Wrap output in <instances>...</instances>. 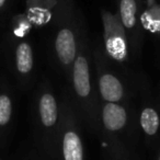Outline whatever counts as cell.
<instances>
[{
    "instance_id": "cell-2",
    "label": "cell",
    "mask_w": 160,
    "mask_h": 160,
    "mask_svg": "<svg viewBox=\"0 0 160 160\" xmlns=\"http://www.w3.org/2000/svg\"><path fill=\"white\" fill-rule=\"evenodd\" d=\"M138 122L136 108L100 101V132L105 160H138Z\"/></svg>"
},
{
    "instance_id": "cell-8",
    "label": "cell",
    "mask_w": 160,
    "mask_h": 160,
    "mask_svg": "<svg viewBox=\"0 0 160 160\" xmlns=\"http://www.w3.org/2000/svg\"><path fill=\"white\" fill-rule=\"evenodd\" d=\"M137 89L140 96L139 105L136 109L138 126L147 146L153 148L160 138V107L151 98L149 86L144 82V79L138 80Z\"/></svg>"
},
{
    "instance_id": "cell-3",
    "label": "cell",
    "mask_w": 160,
    "mask_h": 160,
    "mask_svg": "<svg viewBox=\"0 0 160 160\" xmlns=\"http://www.w3.org/2000/svg\"><path fill=\"white\" fill-rule=\"evenodd\" d=\"M82 17L81 11L76 8L75 0H58L52 18L54 20L53 58L66 81L77 54L78 32Z\"/></svg>"
},
{
    "instance_id": "cell-4",
    "label": "cell",
    "mask_w": 160,
    "mask_h": 160,
    "mask_svg": "<svg viewBox=\"0 0 160 160\" xmlns=\"http://www.w3.org/2000/svg\"><path fill=\"white\" fill-rule=\"evenodd\" d=\"M33 126L35 142L41 155L54 160L59 126V99L46 78L41 81L34 96Z\"/></svg>"
},
{
    "instance_id": "cell-11",
    "label": "cell",
    "mask_w": 160,
    "mask_h": 160,
    "mask_svg": "<svg viewBox=\"0 0 160 160\" xmlns=\"http://www.w3.org/2000/svg\"><path fill=\"white\" fill-rule=\"evenodd\" d=\"M58 0H28L27 18L33 25L45 24L53 18Z\"/></svg>"
},
{
    "instance_id": "cell-5",
    "label": "cell",
    "mask_w": 160,
    "mask_h": 160,
    "mask_svg": "<svg viewBox=\"0 0 160 160\" xmlns=\"http://www.w3.org/2000/svg\"><path fill=\"white\" fill-rule=\"evenodd\" d=\"M92 66L94 70V83L101 102L127 104L135 94L133 83L128 75L123 72L105 55L100 45L92 46Z\"/></svg>"
},
{
    "instance_id": "cell-6",
    "label": "cell",
    "mask_w": 160,
    "mask_h": 160,
    "mask_svg": "<svg viewBox=\"0 0 160 160\" xmlns=\"http://www.w3.org/2000/svg\"><path fill=\"white\" fill-rule=\"evenodd\" d=\"M59 126L54 160H86L81 122L68 88L59 96Z\"/></svg>"
},
{
    "instance_id": "cell-7",
    "label": "cell",
    "mask_w": 160,
    "mask_h": 160,
    "mask_svg": "<svg viewBox=\"0 0 160 160\" xmlns=\"http://www.w3.org/2000/svg\"><path fill=\"white\" fill-rule=\"evenodd\" d=\"M101 20L103 27V51L114 65L123 72L128 73L129 45L126 32L123 28L116 12L107 9L101 10Z\"/></svg>"
},
{
    "instance_id": "cell-16",
    "label": "cell",
    "mask_w": 160,
    "mask_h": 160,
    "mask_svg": "<svg viewBox=\"0 0 160 160\" xmlns=\"http://www.w3.org/2000/svg\"><path fill=\"white\" fill-rule=\"evenodd\" d=\"M159 107H160V105H159Z\"/></svg>"
},
{
    "instance_id": "cell-13",
    "label": "cell",
    "mask_w": 160,
    "mask_h": 160,
    "mask_svg": "<svg viewBox=\"0 0 160 160\" xmlns=\"http://www.w3.org/2000/svg\"><path fill=\"white\" fill-rule=\"evenodd\" d=\"M14 112L13 97L8 88H0V135H3L11 126Z\"/></svg>"
},
{
    "instance_id": "cell-14",
    "label": "cell",
    "mask_w": 160,
    "mask_h": 160,
    "mask_svg": "<svg viewBox=\"0 0 160 160\" xmlns=\"http://www.w3.org/2000/svg\"><path fill=\"white\" fill-rule=\"evenodd\" d=\"M8 3V0H0V12H2Z\"/></svg>"
},
{
    "instance_id": "cell-10",
    "label": "cell",
    "mask_w": 160,
    "mask_h": 160,
    "mask_svg": "<svg viewBox=\"0 0 160 160\" xmlns=\"http://www.w3.org/2000/svg\"><path fill=\"white\" fill-rule=\"evenodd\" d=\"M14 36V35H13ZM13 43V67L17 76L22 82H29L34 72L35 58L34 51L28 35L14 36Z\"/></svg>"
},
{
    "instance_id": "cell-12",
    "label": "cell",
    "mask_w": 160,
    "mask_h": 160,
    "mask_svg": "<svg viewBox=\"0 0 160 160\" xmlns=\"http://www.w3.org/2000/svg\"><path fill=\"white\" fill-rule=\"evenodd\" d=\"M140 23L144 32L160 38V3L148 0L146 6L140 8Z\"/></svg>"
},
{
    "instance_id": "cell-9",
    "label": "cell",
    "mask_w": 160,
    "mask_h": 160,
    "mask_svg": "<svg viewBox=\"0 0 160 160\" xmlns=\"http://www.w3.org/2000/svg\"><path fill=\"white\" fill-rule=\"evenodd\" d=\"M140 0H118V13L126 32L131 55L138 56L142 49L144 30L140 23Z\"/></svg>"
},
{
    "instance_id": "cell-1",
    "label": "cell",
    "mask_w": 160,
    "mask_h": 160,
    "mask_svg": "<svg viewBox=\"0 0 160 160\" xmlns=\"http://www.w3.org/2000/svg\"><path fill=\"white\" fill-rule=\"evenodd\" d=\"M67 82L80 122L90 133L99 136L100 100L92 75V44L83 17L78 32L77 54Z\"/></svg>"
},
{
    "instance_id": "cell-15",
    "label": "cell",
    "mask_w": 160,
    "mask_h": 160,
    "mask_svg": "<svg viewBox=\"0 0 160 160\" xmlns=\"http://www.w3.org/2000/svg\"><path fill=\"white\" fill-rule=\"evenodd\" d=\"M156 160H160V152L158 153V157H157V159H156Z\"/></svg>"
}]
</instances>
